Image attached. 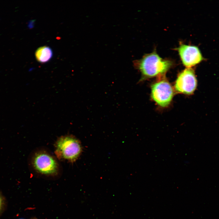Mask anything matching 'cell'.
I'll return each mask as SVG.
<instances>
[{"label": "cell", "instance_id": "cell-1", "mask_svg": "<svg viewBox=\"0 0 219 219\" xmlns=\"http://www.w3.org/2000/svg\"><path fill=\"white\" fill-rule=\"evenodd\" d=\"M133 64L141 73L140 81L164 75L173 64L170 60L162 58L155 51L145 54L141 59L134 61Z\"/></svg>", "mask_w": 219, "mask_h": 219}, {"label": "cell", "instance_id": "cell-2", "mask_svg": "<svg viewBox=\"0 0 219 219\" xmlns=\"http://www.w3.org/2000/svg\"><path fill=\"white\" fill-rule=\"evenodd\" d=\"M82 147L78 141L70 136H62L56 142L55 153L61 159L70 162L75 161L82 151Z\"/></svg>", "mask_w": 219, "mask_h": 219}, {"label": "cell", "instance_id": "cell-3", "mask_svg": "<svg viewBox=\"0 0 219 219\" xmlns=\"http://www.w3.org/2000/svg\"><path fill=\"white\" fill-rule=\"evenodd\" d=\"M173 94V90L172 86L164 78L159 79L151 86V97L158 105L161 107H167L169 104Z\"/></svg>", "mask_w": 219, "mask_h": 219}, {"label": "cell", "instance_id": "cell-4", "mask_svg": "<svg viewBox=\"0 0 219 219\" xmlns=\"http://www.w3.org/2000/svg\"><path fill=\"white\" fill-rule=\"evenodd\" d=\"M32 165L37 172L44 175H55L58 172L57 161L53 156L45 152L36 153L32 159Z\"/></svg>", "mask_w": 219, "mask_h": 219}, {"label": "cell", "instance_id": "cell-5", "mask_svg": "<svg viewBox=\"0 0 219 219\" xmlns=\"http://www.w3.org/2000/svg\"><path fill=\"white\" fill-rule=\"evenodd\" d=\"M197 84L193 70L190 68H187L178 75L175 82V89L178 92L190 95L195 90Z\"/></svg>", "mask_w": 219, "mask_h": 219}, {"label": "cell", "instance_id": "cell-6", "mask_svg": "<svg viewBox=\"0 0 219 219\" xmlns=\"http://www.w3.org/2000/svg\"><path fill=\"white\" fill-rule=\"evenodd\" d=\"M177 49L182 64L187 68L196 65L203 60L201 54L196 46L180 43Z\"/></svg>", "mask_w": 219, "mask_h": 219}, {"label": "cell", "instance_id": "cell-7", "mask_svg": "<svg viewBox=\"0 0 219 219\" xmlns=\"http://www.w3.org/2000/svg\"><path fill=\"white\" fill-rule=\"evenodd\" d=\"M36 60L41 63H45L49 61L53 56V52L49 47L43 46L38 48L35 53Z\"/></svg>", "mask_w": 219, "mask_h": 219}, {"label": "cell", "instance_id": "cell-8", "mask_svg": "<svg viewBox=\"0 0 219 219\" xmlns=\"http://www.w3.org/2000/svg\"><path fill=\"white\" fill-rule=\"evenodd\" d=\"M5 205V198L0 193V215L4 210Z\"/></svg>", "mask_w": 219, "mask_h": 219}, {"label": "cell", "instance_id": "cell-9", "mask_svg": "<svg viewBox=\"0 0 219 219\" xmlns=\"http://www.w3.org/2000/svg\"><path fill=\"white\" fill-rule=\"evenodd\" d=\"M30 219H37V218H35V217H33V218H31Z\"/></svg>", "mask_w": 219, "mask_h": 219}, {"label": "cell", "instance_id": "cell-10", "mask_svg": "<svg viewBox=\"0 0 219 219\" xmlns=\"http://www.w3.org/2000/svg\"><path fill=\"white\" fill-rule=\"evenodd\" d=\"M23 219V218H20V219Z\"/></svg>", "mask_w": 219, "mask_h": 219}]
</instances>
